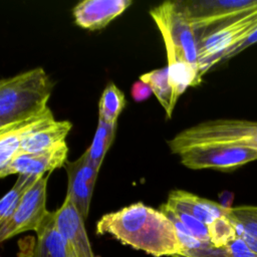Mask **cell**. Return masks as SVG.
I'll use <instances>...</instances> for the list:
<instances>
[{
	"label": "cell",
	"instance_id": "16",
	"mask_svg": "<svg viewBox=\"0 0 257 257\" xmlns=\"http://www.w3.org/2000/svg\"><path fill=\"white\" fill-rule=\"evenodd\" d=\"M36 234L33 257H70L67 244L56 226L54 212L48 213Z\"/></svg>",
	"mask_w": 257,
	"mask_h": 257
},
{
	"label": "cell",
	"instance_id": "11",
	"mask_svg": "<svg viewBox=\"0 0 257 257\" xmlns=\"http://www.w3.org/2000/svg\"><path fill=\"white\" fill-rule=\"evenodd\" d=\"M54 213L56 226L67 244L70 257H94L84 220L73 203L65 197L61 207Z\"/></svg>",
	"mask_w": 257,
	"mask_h": 257
},
{
	"label": "cell",
	"instance_id": "21",
	"mask_svg": "<svg viewBox=\"0 0 257 257\" xmlns=\"http://www.w3.org/2000/svg\"><path fill=\"white\" fill-rule=\"evenodd\" d=\"M226 216L233 223L237 237L249 236L257 240V206L229 207Z\"/></svg>",
	"mask_w": 257,
	"mask_h": 257
},
{
	"label": "cell",
	"instance_id": "24",
	"mask_svg": "<svg viewBox=\"0 0 257 257\" xmlns=\"http://www.w3.org/2000/svg\"><path fill=\"white\" fill-rule=\"evenodd\" d=\"M174 257H231V255L227 247L218 248L209 242L204 243L198 248L184 249L180 254Z\"/></svg>",
	"mask_w": 257,
	"mask_h": 257
},
{
	"label": "cell",
	"instance_id": "23",
	"mask_svg": "<svg viewBox=\"0 0 257 257\" xmlns=\"http://www.w3.org/2000/svg\"><path fill=\"white\" fill-rule=\"evenodd\" d=\"M166 207L182 222V224L184 226L187 227V229L191 232V234L195 238H197L201 242H205V243L210 242L209 233H208V226L206 224H204L200 220L196 219L195 217H193V216H191L187 213H184V212H181V211H178V210H174V209L170 208L167 205H166Z\"/></svg>",
	"mask_w": 257,
	"mask_h": 257
},
{
	"label": "cell",
	"instance_id": "18",
	"mask_svg": "<svg viewBox=\"0 0 257 257\" xmlns=\"http://www.w3.org/2000/svg\"><path fill=\"white\" fill-rule=\"evenodd\" d=\"M41 176L20 174L13 187L3 196L0 202V226L3 225L15 212L26 192Z\"/></svg>",
	"mask_w": 257,
	"mask_h": 257
},
{
	"label": "cell",
	"instance_id": "14",
	"mask_svg": "<svg viewBox=\"0 0 257 257\" xmlns=\"http://www.w3.org/2000/svg\"><path fill=\"white\" fill-rule=\"evenodd\" d=\"M166 205L195 217L207 226L216 219L226 216L229 208L183 190L170 192Z\"/></svg>",
	"mask_w": 257,
	"mask_h": 257
},
{
	"label": "cell",
	"instance_id": "6",
	"mask_svg": "<svg viewBox=\"0 0 257 257\" xmlns=\"http://www.w3.org/2000/svg\"><path fill=\"white\" fill-rule=\"evenodd\" d=\"M182 165L192 170L232 171L257 160V149L230 145H193L169 147Z\"/></svg>",
	"mask_w": 257,
	"mask_h": 257
},
{
	"label": "cell",
	"instance_id": "4",
	"mask_svg": "<svg viewBox=\"0 0 257 257\" xmlns=\"http://www.w3.org/2000/svg\"><path fill=\"white\" fill-rule=\"evenodd\" d=\"M168 145H230L257 149V121L233 118L206 120L181 131Z\"/></svg>",
	"mask_w": 257,
	"mask_h": 257
},
{
	"label": "cell",
	"instance_id": "10",
	"mask_svg": "<svg viewBox=\"0 0 257 257\" xmlns=\"http://www.w3.org/2000/svg\"><path fill=\"white\" fill-rule=\"evenodd\" d=\"M68 148L66 143L57 145L51 149L17 155L8 167L0 172V177L5 178L13 174H28L35 176L49 175L52 171L63 167L67 162Z\"/></svg>",
	"mask_w": 257,
	"mask_h": 257
},
{
	"label": "cell",
	"instance_id": "13",
	"mask_svg": "<svg viewBox=\"0 0 257 257\" xmlns=\"http://www.w3.org/2000/svg\"><path fill=\"white\" fill-rule=\"evenodd\" d=\"M132 3L131 0H84L74 6L72 14L79 27L97 30L119 16Z\"/></svg>",
	"mask_w": 257,
	"mask_h": 257
},
{
	"label": "cell",
	"instance_id": "5",
	"mask_svg": "<svg viewBox=\"0 0 257 257\" xmlns=\"http://www.w3.org/2000/svg\"><path fill=\"white\" fill-rule=\"evenodd\" d=\"M257 30V7L242 15L222 23L197 37L198 63L200 75L234 47L245 41Z\"/></svg>",
	"mask_w": 257,
	"mask_h": 257
},
{
	"label": "cell",
	"instance_id": "8",
	"mask_svg": "<svg viewBox=\"0 0 257 257\" xmlns=\"http://www.w3.org/2000/svg\"><path fill=\"white\" fill-rule=\"evenodd\" d=\"M48 176L39 177L26 192L13 215L0 226V241H5L26 231H37L49 213L46 209Z\"/></svg>",
	"mask_w": 257,
	"mask_h": 257
},
{
	"label": "cell",
	"instance_id": "22",
	"mask_svg": "<svg viewBox=\"0 0 257 257\" xmlns=\"http://www.w3.org/2000/svg\"><path fill=\"white\" fill-rule=\"evenodd\" d=\"M208 233L210 242L218 248L227 247L237 238L235 227L227 216L220 217L208 225Z\"/></svg>",
	"mask_w": 257,
	"mask_h": 257
},
{
	"label": "cell",
	"instance_id": "3",
	"mask_svg": "<svg viewBox=\"0 0 257 257\" xmlns=\"http://www.w3.org/2000/svg\"><path fill=\"white\" fill-rule=\"evenodd\" d=\"M53 82L42 67L0 81V127L33 116L46 107Z\"/></svg>",
	"mask_w": 257,
	"mask_h": 257
},
{
	"label": "cell",
	"instance_id": "7",
	"mask_svg": "<svg viewBox=\"0 0 257 257\" xmlns=\"http://www.w3.org/2000/svg\"><path fill=\"white\" fill-rule=\"evenodd\" d=\"M177 3L196 32L216 27L257 7V0H179Z\"/></svg>",
	"mask_w": 257,
	"mask_h": 257
},
{
	"label": "cell",
	"instance_id": "25",
	"mask_svg": "<svg viewBox=\"0 0 257 257\" xmlns=\"http://www.w3.org/2000/svg\"><path fill=\"white\" fill-rule=\"evenodd\" d=\"M227 248L231 257H257V253L254 252L240 237H237L230 242Z\"/></svg>",
	"mask_w": 257,
	"mask_h": 257
},
{
	"label": "cell",
	"instance_id": "9",
	"mask_svg": "<svg viewBox=\"0 0 257 257\" xmlns=\"http://www.w3.org/2000/svg\"><path fill=\"white\" fill-rule=\"evenodd\" d=\"M64 168L68 179L65 197L73 203L85 221L88 217L90 201L99 169L89 161L86 152L73 162L67 161Z\"/></svg>",
	"mask_w": 257,
	"mask_h": 257
},
{
	"label": "cell",
	"instance_id": "20",
	"mask_svg": "<svg viewBox=\"0 0 257 257\" xmlns=\"http://www.w3.org/2000/svg\"><path fill=\"white\" fill-rule=\"evenodd\" d=\"M116 131L115 123H106L98 119L93 140L85 151L89 161L98 169H100L104 157L110 148Z\"/></svg>",
	"mask_w": 257,
	"mask_h": 257
},
{
	"label": "cell",
	"instance_id": "17",
	"mask_svg": "<svg viewBox=\"0 0 257 257\" xmlns=\"http://www.w3.org/2000/svg\"><path fill=\"white\" fill-rule=\"evenodd\" d=\"M140 80L145 82L158 98L161 105L167 113V117L171 118L178 97L171 84L168 67L154 69L141 75Z\"/></svg>",
	"mask_w": 257,
	"mask_h": 257
},
{
	"label": "cell",
	"instance_id": "26",
	"mask_svg": "<svg viewBox=\"0 0 257 257\" xmlns=\"http://www.w3.org/2000/svg\"><path fill=\"white\" fill-rule=\"evenodd\" d=\"M152 90L145 82L142 80L136 81L132 86V96L136 101H142L150 97Z\"/></svg>",
	"mask_w": 257,
	"mask_h": 257
},
{
	"label": "cell",
	"instance_id": "2",
	"mask_svg": "<svg viewBox=\"0 0 257 257\" xmlns=\"http://www.w3.org/2000/svg\"><path fill=\"white\" fill-rule=\"evenodd\" d=\"M150 14L163 36L170 81L179 98L188 86L202 81L196 31L177 1L163 2L152 8Z\"/></svg>",
	"mask_w": 257,
	"mask_h": 257
},
{
	"label": "cell",
	"instance_id": "27",
	"mask_svg": "<svg viewBox=\"0 0 257 257\" xmlns=\"http://www.w3.org/2000/svg\"><path fill=\"white\" fill-rule=\"evenodd\" d=\"M256 42H257V30H256L252 35H250L245 41H243L241 44H239L238 46H236V47H234L233 49H231L230 51H228V52L223 56V59H222V60L228 59V58H230V57H232V56L238 54L239 52H241L242 50H244V49L247 48L248 46H250V45H252V44H255Z\"/></svg>",
	"mask_w": 257,
	"mask_h": 257
},
{
	"label": "cell",
	"instance_id": "19",
	"mask_svg": "<svg viewBox=\"0 0 257 257\" xmlns=\"http://www.w3.org/2000/svg\"><path fill=\"white\" fill-rule=\"evenodd\" d=\"M124 106L123 92L113 82H108L99 98L98 119L106 123H115Z\"/></svg>",
	"mask_w": 257,
	"mask_h": 257
},
{
	"label": "cell",
	"instance_id": "15",
	"mask_svg": "<svg viewBox=\"0 0 257 257\" xmlns=\"http://www.w3.org/2000/svg\"><path fill=\"white\" fill-rule=\"evenodd\" d=\"M72 123L68 120H53L30 134L21 143L20 154H30L51 149L65 142Z\"/></svg>",
	"mask_w": 257,
	"mask_h": 257
},
{
	"label": "cell",
	"instance_id": "1",
	"mask_svg": "<svg viewBox=\"0 0 257 257\" xmlns=\"http://www.w3.org/2000/svg\"><path fill=\"white\" fill-rule=\"evenodd\" d=\"M96 233L110 234L124 245L155 257L175 256L184 248L174 223L162 212L141 202L103 215Z\"/></svg>",
	"mask_w": 257,
	"mask_h": 257
},
{
	"label": "cell",
	"instance_id": "12",
	"mask_svg": "<svg viewBox=\"0 0 257 257\" xmlns=\"http://www.w3.org/2000/svg\"><path fill=\"white\" fill-rule=\"evenodd\" d=\"M53 120L55 118L48 106L33 116L0 127V172L17 156L24 139Z\"/></svg>",
	"mask_w": 257,
	"mask_h": 257
}]
</instances>
